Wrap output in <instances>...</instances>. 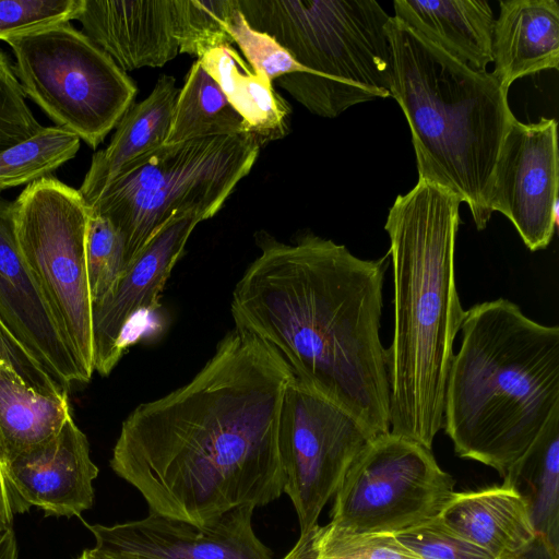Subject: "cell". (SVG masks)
I'll return each mask as SVG.
<instances>
[{
	"instance_id": "cell-1",
	"label": "cell",
	"mask_w": 559,
	"mask_h": 559,
	"mask_svg": "<svg viewBox=\"0 0 559 559\" xmlns=\"http://www.w3.org/2000/svg\"><path fill=\"white\" fill-rule=\"evenodd\" d=\"M292 379L266 344L234 328L188 383L128 415L110 467L150 513L198 526L266 506L284 493L278 431Z\"/></svg>"
},
{
	"instance_id": "cell-2",
	"label": "cell",
	"mask_w": 559,
	"mask_h": 559,
	"mask_svg": "<svg viewBox=\"0 0 559 559\" xmlns=\"http://www.w3.org/2000/svg\"><path fill=\"white\" fill-rule=\"evenodd\" d=\"M259 255L231 298L235 328L266 344L293 377L376 436L390 431L386 349L380 341L389 254L354 255L311 231L283 242L255 233Z\"/></svg>"
},
{
	"instance_id": "cell-3",
	"label": "cell",
	"mask_w": 559,
	"mask_h": 559,
	"mask_svg": "<svg viewBox=\"0 0 559 559\" xmlns=\"http://www.w3.org/2000/svg\"><path fill=\"white\" fill-rule=\"evenodd\" d=\"M461 199L418 179L390 207L384 229L394 278L386 349L390 432L432 448L443 427L445 383L464 317L455 281Z\"/></svg>"
},
{
	"instance_id": "cell-4",
	"label": "cell",
	"mask_w": 559,
	"mask_h": 559,
	"mask_svg": "<svg viewBox=\"0 0 559 559\" xmlns=\"http://www.w3.org/2000/svg\"><path fill=\"white\" fill-rule=\"evenodd\" d=\"M460 330L442 428L460 457L503 477L559 407V326L498 298L466 310Z\"/></svg>"
},
{
	"instance_id": "cell-5",
	"label": "cell",
	"mask_w": 559,
	"mask_h": 559,
	"mask_svg": "<svg viewBox=\"0 0 559 559\" xmlns=\"http://www.w3.org/2000/svg\"><path fill=\"white\" fill-rule=\"evenodd\" d=\"M390 96L412 134L418 179L457 195L478 230L492 212L489 197L499 150L512 119L508 90L414 33L394 16Z\"/></svg>"
},
{
	"instance_id": "cell-6",
	"label": "cell",
	"mask_w": 559,
	"mask_h": 559,
	"mask_svg": "<svg viewBox=\"0 0 559 559\" xmlns=\"http://www.w3.org/2000/svg\"><path fill=\"white\" fill-rule=\"evenodd\" d=\"M249 25L272 36L305 72L277 79L309 111L335 118L390 96V15L373 0H236Z\"/></svg>"
},
{
	"instance_id": "cell-7",
	"label": "cell",
	"mask_w": 559,
	"mask_h": 559,
	"mask_svg": "<svg viewBox=\"0 0 559 559\" xmlns=\"http://www.w3.org/2000/svg\"><path fill=\"white\" fill-rule=\"evenodd\" d=\"M260 147L252 133L163 144L126 165L91 211L122 236L127 266L168 222L212 218L249 175Z\"/></svg>"
},
{
	"instance_id": "cell-8",
	"label": "cell",
	"mask_w": 559,
	"mask_h": 559,
	"mask_svg": "<svg viewBox=\"0 0 559 559\" xmlns=\"http://www.w3.org/2000/svg\"><path fill=\"white\" fill-rule=\"evenodd\" d=\"M26 96L55 123L97 148L133 104L132 79L70 22L4 40Z\"/></svg>"
},
{
	"instance_id": "cell-9",
	"label": "cell",
	"mask_w": 559,
	"mask_h": 559,
	"mask_svg": "<svg viewBox=\"0 0 559 559\" xmlns=\"http://www.w3.org/2000/svg\"><path fill=\"white\" fill-rule=\"evenodd\" d=\"M91 207L79 190L48 176L13 202L22 255L63 338L88 374L93 364V304L86 267Z\"/></svg>"
},
{
	"instance_id": "cell-10",
	"label": "cell",
	"mask_w": 559,
	"mask_h": 559,
	"mask_svg": "<svg viewBox=\"0 0 559 559\" xmlns=\"http://www.w3.org/2000/svg\"><path fill=\"white\" fill-rule=\"evenodd\" d=\"M455 480L430 449L392 432L369 441L334 495L330 523L355 534H392L438 518Z\"/></svg>"
},
{
	"instance_id": "cell-11",
	"label": "cell",
	"mask_w": 559,
	"mask_h": 559,
	"mask_svg": "<svg viewBox=\"0 0 559 559\" xmlns=\"http://www.w3.org/2000/svg\"><path fill=\"white\" fill-rule=\"evenodd\" d=\"M377 436L347 411L294 377L280 417L284 493L297 513L300 534L318 524L348 468Z\"/></svg>"
},
{
	"instance_id": "cell-12",
	"label": "cell",
	"mask_w": 559,
	"mask_h": 559,
	"mask_svg": "<svg viewBox=\"0 0 559 559\" xmlns=\"http://www.w3.org/2000/svg\"><path fill=\"white\" fill-rule=\"evenodd\" d=\"M558 136L554 118L510 122L496 160L491 212L513 224L531 251L545 249L558 223Z\"/></svg>"
},
{
	"instance_id": "cell-13",
	"label": "cell",
	"mask_w": 559,
	"mask_h": 559,
	"mask_svg": "<svg viewBox=\"0 0 559 559\" xmlns=\"http://www.w3.org/2000/svg\"><path fill=\"white\" fill-rule=\"evenodd\" d=\"M255 508H235L203 526L148 513L115 525H87L95 547L121 559H273L253 530Z\"/></svg>"
},
{
	"instance_id": "cell-14",
	"label": "cell",
	"mask_w": 559,
	"mask_h": 559,
	"mask_svg": "<svg viewBox=\"0 0 559 559\" xmlns=\"http://www.w3.org/2000/svg\"><path fill=\"white\" fill-rule=\"evenodd\" d=\"M0 324L60 389L91 374L63 338L20 250L13 202L0 197Z\"/></svg>"
},
{
	"instance_id": "cell-15",
	"label": "cell",
	"mask_w": 559,
	"mask_h": 559,
	"mask_svg": "<svg viewBox=\"0 0 559 559\" xmlns=\"http://www.w3.org/2000/svg\"><path fill=\"white\" fill-rule=\"evenodd\" d=\"M201 218L187 215L168 222L126 266L112 289L93 306L94 371L107 376L127 348L132 319L155 310L170 273Z\"/></svg>"
},
{
	"instance_id": "cell-16",
	"label": "cell",
	"mask_w": 559,
	"mask_h": 559,
	"mask_svg": "<svg viewBox=\"0 0 559 559\" xmlns=\"http://www.w3.org/2000/svg\"><path fill=\"white\" fill-rule=\"evenodd\" d=\"M2 469L10 488L28 509L37 507L46 515L72 518L93 506L98 467L72 416L55 436L22 452Z\"/></svg>"
},
{
	"instance_id": "cell-17",
	"label": "cell",
	"mask_w": 559,
	"mask_h": 559,
	"mask_svg": "<svg viewBox=\"0 0 559 559\" xmlns=\"http://www.w3.org/2000/svg\"><path fill=\"white\" fill-rule=\"evenodd\" d=\"M74 20L124 72L163 67L179 53L173 0H83Z\"/></svg>"
},
{
	"instance_id": "cell-18",
	"label": "cell",
	"mask_w": 559,
	"mask_h": 559,
	"mask_svg": "<svg viewBox=\"0 0 559 559\" xmlns=\"http://www.w3.org/2000/svg\"><path fill=\"white\" fill-rule=\"evenodd\" d=\"M439 518L496 559H520L537 546L527 504L506 483L455 492Z\"/></svg>"
},
{
	"instance_id": "cell-19",
	"label": "cell",
	"mask_w": 559,
	"mask_h": 559,
	"mask_svg": "<svg viewBox=\"0 0 559 559\" xmlns=\"http://www.w3.org/2000/svg\"><path fill=\"white\" fill-rule=\"evenodd\" d=\"M491 72L509 91L523 76L559 66V4L556 0H502L493 22Z\"/></svg>"
},
{
	"instance_id": "cell-20",
	"label": "cell",
	"mask_w": 559,
	"mask_h": 559,
	"mask_svg": "<svg viewBox=\"0 0 559 559\" xmlns=\"http://www.w3.org/2000/svg\"><path fill=\"white\" fill-rule=\"evenodd\" d=\"M394 17L467 66L485 72L492 62L493 13L484 0H395Z\"/></svg>"
},
{
	"instance_id": "cell-21",
	"label": "cell",
	"mask_w": 559,
	"mask_h": 559,
	"mask_svg": "<svg viewBox=\"0 0 559 559\" xmlns=\"http://www.w3.org/2000/svg\"><path fill=\"white\" fill-rule=\"evenodd\" d=\"M177 94L175 79L162 74L148 96L127 109L116 126L110 143L93 155L79 189L90 206L126 165L164 144Z\"/></svg>"
},
{
	"instance_id": "cell-22",
	"label": "cell",
	"mask_w": 559,
	"mask_h": 559,
	"mask_svg": "<svg viewBox=\"0 0 559 559\" xmlns=\"http://www.w3.org/2000/svg\"><path fill=\"white\" fill-rule=\"evenodd\" d=\"M503 479L526 502L537 547L559 559V407Z\"/></svg>"
},
{
	"instance_id": "cell-23",
	"label": "cell",
	"mask_w": 559,
	"mask_h": 559,
	"mask_svg": "<svg viewBox=\"0 0 559 559\" xmlns=\"http://www.w3.org/2000/svg\"><path fill=\"white\" fill-rule=\"evenodd\" d=\"M198 60L261 146L289 133V104L273 88L271 81L253 72L231 45L214 48Z\"/></svg>"
},
{
	"instance_id": "cell-24",
	"label": "cell",
	"mask_w": 559,
	"mask_h": 559,
	"mask_svg": "<svg viewBox=\"0 0 559 559\" xmlns=\"http://www.w3.org/2000/svg\"><path fill=\"white\" fill-rule=\"evenodd\" d=\"M71 417L67 392L47 395L0 361V465L55 436ZM3 471V469H2Z\"/></svg>"
},
{
	"instance_id": "cell-25",
	"label": "cell",
	"mask_w": 559,
	"mask_h": 559,
	"mask_svg": "<svg viewBox=\"0 0 559 559\" xmlns=\"http://www.w3.org/2000/svg\"><path fill=\"white\" fill-rule=\"evenodd\" d=\"M242 133H251L248 124L197 59L178 90L164 144Z\"/></svg>"
},
{
	"instance_id": "cell-26",
	"label": "cell",
	"mask_w": 559,
	"mask_h": 559,
	"mask_svg": "<svg viewBox=\"0 0 559 559\" xmlns=\"http://www.w3.org/2000/svg\"><path fill=\"white\" fill-rule=\"evenodd\" d=\"M80 145L75 134L51 126L4 148L0 152V191L50 176L75 156Z\"/></svg>"
},
{
	"instance_id": "cell-27",
	"label": "cell",
	"mask_w": 559,
	"mask_h": 559,
	"mask_svg": "<svg viewBox=\"0 0 559 559\" xmlns=\"http://www.w3.org/2000/svg\"><path fill=\"white\" fill-rule=\"evenodd\" d=\"M282 559H421L392 534H355L332 523L300 534Z\"/></svg>"
},
{
	"instance_id": "cell-28",
	"label": "cell",
	"mask_w": 559,
	"mask_h": 559,
	"mask_svg": "<svg viewBox=\"0 0 559 559\" xmlns=\"http://www.w3.org/2000/svg\"><path fill=\"white\" fill-rule=\"evenodd\" d=\"M234 3V0H173L179 53L200 59L214 48L231 45L225 24Z\"/></svg>"
},
{
	"instance_id": "cell-29",
	"label": "cell",
	"mask_w": 559,
	"mask_h": 559,
	"mask_svg": "<svg viewBox=\"0 0 559 559\" xmlns=\"http://www.w3.org/2000/svg\"><path fill=\"white\" fill-rule=\"evenodd\" d=\"M86 267L93 306L107 296L126 269L122 236L108 218L92 211L86 235Z\"/></svg>"
},
{
	"instance_id": "cell-30",
	"label": "cell",
	"mask_w": 559,
	"mask_h": 559,
	"mask_svg": "<svg viewBox=\"0 0 559 559\" xmlns=\"http://www.w3.org/2000/svg\"><path fill=\"white\" fill-rule=\"evenodd\" d=\"M234 1L225 27L253 72L271 82L289 73L305 72L272 36L252 28Z\"/></svg>"
},
{
	"instance_id": "cell-31",
	"label": "cell",
	"mask_w": 559,
	"mask_h": 559,
	"mask_svg": "<svg viewBox=\"0 0 559 559\" xmlns=\"http://www.w3.org/2000/svg\"><path fill=\"white\" fill-rule=\"evenodd\" d=\"M395 537L421 559H496L461 536L439 516L403 531Z\"/></svg>"
},
{
	"instance_id": "cell-32",
	"label": "cell",
	"mask_w": 559,
	"mask_h": 559,
	"mask_svg": "<svg viewBox=\"0 0 559 559\" xmlns=\"http://www.w3.org/2000/svg\"><path fill=\"white\" fill-rule=\"evenodd\" d=\"M43 128L27 105L13 62L0 48V152Z\"/></svg>"
},
{
	"instance_id": "cell-33",
	"label": "cell",
	"mask_w": 559,
	"mask_h": 559,
	"mask_svg": "<svg viewBox=\"0 0 559 559\" xmlns=\"http://www.w3.org/2000/svg\"><path fill=\"white\" fill-rule=\"evenodd\" d=\"M83 0H0V39L70 22Z\"/></svg>"
},
{
	"instance_id": "cell-34",
	"label": "cell",
	"mask_w": 559,
	"mask_h": 559,
	"mask_svg": "<svg viewBox=\"0 0 559 559\" xmlns=\"http://www.w3.org/2000/svg\"><path fill=\"white\" fill-rule=\"evenodd\" d=\"M0 361L11 364L33 389L47 394L64 393L34 361L11 340L0 324Z\"/></svg>"
},
{
	"instance_id": "cell-35",
	"label": "cell",
	"mask_w": 559,
	"mask_h": 559,
	"mask_svg": "<svg viewBox=\"0 0 559 559\" xmlns=\"http://www.w3.org/2000/svg\"><path fill=\"white\" fill-rule=\"evenodd\" d=\"M28 510L10 488L0 465V532L12 527L15 513Z\"/></svg>"
},
{
	"instance_id": "cell-36",
	"label": "cell",
	"mask_w": 559,
	"mask_h": 559,
	"mask_svg": "<svg viewBox=\"0 0 559 559\" xmlns=\"http://www.w3.org/2000/svg\"><path fill=\"white\" fill-rule=\"evenodd\" d=\"M17 540L13 527L0 532V559H17Z\"/></svg>"
},
{
	"instance_id": "cell-37",
	"label": "cell",
	"mask_w": 559,
	"mask_h": 559,
	"mask_svg": "<svg viewBox=\"0 0 559 559\" xmlns=\"http://www.w3.org/2000/svg\"><path fill=\"white\" fill-rule=\"evenodd\" d=\"M75 559H121L104 552L95 546L84 549Z\"/></svg>"
},
{
	"instance_id": "cell-38",
	"label": "cell",
	"mask_w": 559,
	"mask_h": 559,
	"mask_svg": "<svg viewBox=\"0 0 559 559\" xmlns=\"http://www.w3.org/2000/svg\"><path fill=\"white\" fill-rule=\"evenodd\" d=\"M520 559H527V558L523 557V558H520Z\"/></svg>"
}]
</instances>
